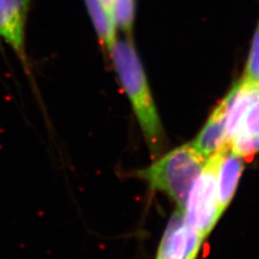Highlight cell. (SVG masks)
I'll return each instance as SVG.
<instances>
[{"mask_svg": "<svg viewBox=\"0 0 259 259\" xmlns=\"http://www.w3.org/2000/svg\"><path fill=\"white\" fill-rule=\"evenodd\" d=\"M136 16L135 0H112V17L116 29L132 38Z\"/></svg>", "mask_w": 259, "mask_h": 259, "instance_id": "10", "label": "cell"}, {"mask_svg": "<svg viewBox=\"0 0 259 259\" xmlns=\"http://www.w3.org/2000/svg\"><path fill=\"white\" fill-rule=\"evenodd\" d=\"M222 150L223 147L206 159L185 205V222L204 240L221 217L218 207L216 176Z\"/></svg>", "mask_w": 259, "mask_h": 259, "instance_id": "3", "label": "cell"}, {"mask_svg": "<svg viewBox=\"0 0 259 259\" xmlns=\"http://www.w3.org/2000/svg\"><path fill=\"white\" fill-rule=\"evenodd\" d=\"M84 2L101 45L107 52L111 53V48L117 39L113 19L108 14L101 0H84Z\"/></svg>", "mask_w": 259, "mask_h": 259, "instance_id": "9", "label": "cell"}, {"mask_svg": "<svg viewBox=\"0 0 259 259\" xmlns=\"http://www.w3.org/2000/svg\"><path fill=\"white\" fill-rule=\"evenodd\" d=\"M205 161L206 158L187 143L170 151L150 166L136 171L134 176L145 181L150 189L165 193L176 203L177 208L185 211L188 195Z\"/></svg>", "mask_w": 259, "mask_h": 259, "instance_id": "2", "label": "cell"}, {"mask_svg": "<svg viewBox=\"0 0 259 259\" xmlns=\"http://www.w3.org/2000/svg\"><path fill=\"white\" fill-rule=\"evenodd\" d=\"M232 153L242 157L254 156L259 152V88L243 111L229 143Z\"/></svg>", "mask_w": 259, "mask_h": 259, "instance_id": "5", "label": "cell"}, {"mask_svg": "<svg viewBox=\"0 0 259 259\" xmlns=\"http://www.w3.org/2000/svg\"><path fill=\"white\" fill-rule=\"evenodd\" d=\"M102 1L104 7L107 10L108 14L111 16V19H113L112 17V0H101Z\"/></svg>", "mask_w": 259, "mask_h": 259, "instance_id": "12", "label": "cell"}, {"mask_svg": "<svg viewBox=\"0 0 259 259\" xmlns=\"http://www.w3.org/2000/svg\"><path fill=\"white\" fill-rule=\"evenodd\" d=\"M204 239L185 222V211L177 208L160 241L156 259H196Z\"/></svg>", "mask_w": 259, "mask_h": 259, "instance_id": "4", "label": "cell"}, {"mask_svg": "<svg viewBox=\"0 0 259 259\" xmlns=\"http://www.w3.org/2000/svg\"><path fill=\"white\" fill-rule=\"evenodd\" d=\"M243 168L244 164L242 157L232 153L228 144L224 146L216 176L217 199L220 215H222L232 202Z\"/></svg>", "mask_w": 259, "mask_h": 259, "instance_id": "7", "label": "cell"}, {"mask_svg": "<svg viewBox=\"0 0 259 259\" xmlns=\"http://www.w3.org/2000/svg\"><path fill=\"white\" fill-rule=\"evenodd\" d=\"M111 55L149 149L153 156H157L164 145V132L133 38H117Z\"/></svg>", "mask_w": 259, "mask_h": 259, "instance_id": "1", "label": "cell"}, {"mask_svg": "<svg viewBox=\"0 0 259 259\" xmlns=\"http://www.w3.org/2000/svg\"><path fill=\"white\" fill-rule=\"evenodd\" d=\"M229 143L226 105L224 100L214 109L197 138L191 142L204 158H208Z\"/></svg>", "mask_w": 259, "mask_h": 259, "instance_id": "8", "label": "cell"}, {"mask_svg": "<svg viewBox=\"0 0 259 259\" xmlns=\"http://www.w3.org/2000/svg\"><path fill=\"white\" fill-rule=\"evenodd\" d=\"M29 0H0V36L25 60L24 35Z\"/></svg>", "mask_w": 259, "mask_h": 259, "instance_id": "6", "label": "cell"}, {"mask_svg": "<svg viewBox=\"0 0 259 259\" xmlns=\"http://www.w3.org/2000/svg\"><path fill=\"white\" fill-rule=\"evenodd\" d=\"M241 80L259 88V23L251 41L248 62Z\"/></svg>", "mask_w": 259, "mask_h": 259, "instance_id": "11", "label": "cell"}]
</instances>
